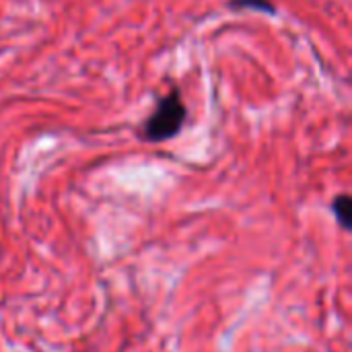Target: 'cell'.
Instances as JSON below:
<instances>
[{
    "label": "cell",
    "mask_w": 352,
    "mask_h": 352,
    "mask_svg": "<svg viewBox=\"0 0 352 352\" xmlns=\"http://www.w3.org/2000/svg\"><path fill=\"white\" fill-rule=\"evenodd\" d=\"M351 208L352 202L349 194H338V196L332 200V204H330V210H332V214H334V219H336V223L340 225L342 231H351L352 229Z\"/></svg>",
    "instance_id": "2"
},
{
    "label": "cell",
    "mask_w": 352,
    "mask_h": 352,
    "mask_svg": "<svg viewBox=\"0 0 352 352\" xmlns=\"http://www.w3.org/2000/svg\"><path fill=\"white\" fill-rule=\"evenodd\" d=\"M186 118H188V107L182 99V93L177 87H171L159 99L155 111L144 120L138 136L144 142H165L182 132Z\"/></svg>",
    "instance_id": "1"
},
{
    "label": "cell",
    "mask_w": 352,
    "mask_h": 352,
    "mask_svg": "<svg viewBox=\"0 0 352 352\" xmlns=\"http://www.w3.org/2000/svg\"><path fill=\"white\" fill-rule=\"evenodd\" d=\"M231 8H252L264 14H276V6L270 0H231Z\"/></svg>",
    "instance_id": "3"
}]
</instances>
